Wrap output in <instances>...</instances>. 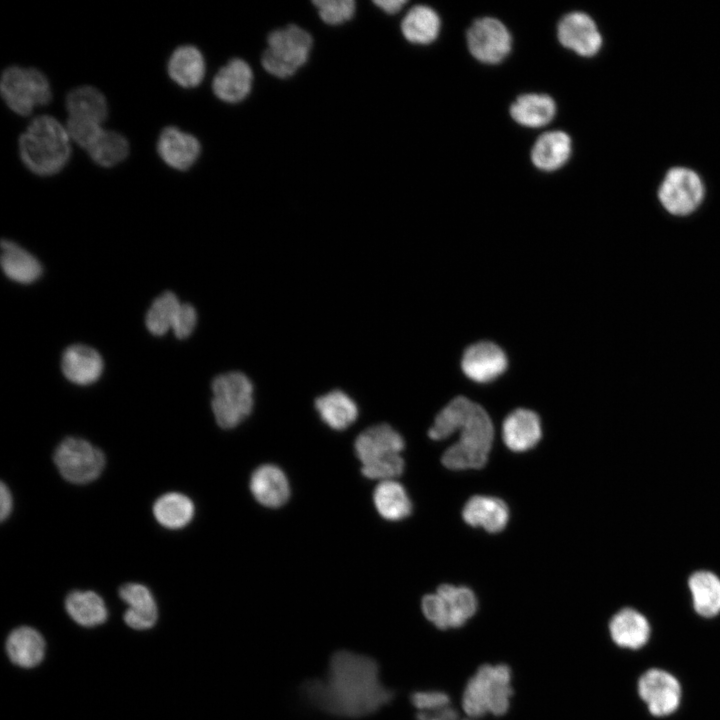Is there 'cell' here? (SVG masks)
<instances>
[{
    "label": "cell",
    "instance_id": "cell-1",
    "mask_svg": "<svg viewBox=\"0 0 720 720\" xmlns=\"http://www.w3.org/2000/svg\"><path fill=\"white\" fill-rule=\"evenodd\" d=\"M300 692L315 709L345 719L375 714L394 697L381 681L377 661L346 649L335 651L325 675L305 680Z\"/></svg>",
    "mask_w": 720,
    "mask_h": 720
},
{
    "label": "cell",
    "instance_id": "cell-2",
    "mask_svg": "<svg viewBox=\"0 0 720 720\" xmlns=\"http://www.w3.org/2000/svg\"><path fill=\"white\" fill-rule=\"evenodd\" d=\"M20 158L27 169L39 176L60 172L71 156L70 136L56 118H34L18 140Z\"/></svg>",
    "mask_w": 720,
    "mask_h": 720
},
{
    "label": "cell",
    "instance_id": "cell-3",
    "mask_svg": "<svg viewBox=\"0 0 720 720\" xmlns=\"http://www.w3.org/2000/svg\"><path fill=\"white\" fill-rule=\"evenodd\" d=\"M354 448L362 463V474L368 479L387 481L403 472L404 460L400 452L404 449V440L388 424L364 430L356 438Z\"/></svg>",
    "mask_w": 720,
    "mask_h": 720
},
{
    "label": "cell",
    "instance_id": "cell-4",
    "mask_svg": "<svg viewBox=\"0 0 720 720\" xmlns=\"http://www.w3.org/2000/svg\"><path fill=\"white\" fill-rule=\"evenodd\" d=\"M458 430V442L442 456V463L451 470L479 469L488 459L494 438L492 421L487 412L472 402Z\"/></svg>",
    "mask_w": 720,
    "mask_h": 720
},
{
    "label": "cell",
    "instance_id": "cell-5",
    "mask_svg": "<svg viewBox=\"0 0 720 720\" xmlns=\"http://www.w3.org/2000/svg\"><path fill=\"white\" fill-rule=\"evenodd\" d=\"M511 679V670L506 664L480 666L464 688L462 707L466 714L470 717L505 714L513 693Z\"/></svg>",
    "mask_w": 720,
    "mask_h": 720
},
{
    "label": "cell",
    "instance_id": "cell-6",
    "mask_svg": "<svg viewBox=\"0 0 720 720\" xmlns=\"http://www.w3.org/2000/svg\"><path fill=\"white\" fill-rule=\"evenodd\" d=\"M211 407L217 424L231 429L244 421L253 409V385L243 373L231 371L212 381Z\"/></svg>",
    "mask_w": 720,
    "mask_h": 720
},
{
    "label": "cell",
    "instance_id": "cell-7",
    "mask_svg": "<svg viewBox=\"0 0 720 720\" xmlns=\"http://www.w3.org/2000/svg\"><path fill=\"white\" fill-rule=\"evenodd\" d=\"M0 90L7 106L21 116L29 115L37 106L48 104L52 98L48 78L33 67H7L1 76Z\"/></svg>",
    "mask_w": 720,
    "mask_h": 720
},
{
    "label": "cell",
    "instance_id": "cell-8",
    "mask_svg": "<svg viewBox=\"0 0 720 720\" xmlns=\"http://www.w3.org/2000/svg\"><path fill=\"white\" fill-rule=\"evenodd\" d=\"M267 44L261 59L263 68L275 77L287 78L306 63L312 37L304 29L292 24L272 31Z\"/></svg>",
    "mask_w": 720,
    "mask_h": 720
},
{
    "label": "cell",
    "instance_id": "cell-9",
    "mask_svg": "<svg viewBox=\"0 0 720 720\" xmlns=\"http://www.w3.org/2000/svg\"><path fill=\"white\" fill-rule=\"evenodd\" d=\"M424 616L438 629L458 628L466 623L478 608L474 592L464 586L442 584L436 593L423 597Z\"/></svg>",
    "mask_w": 720,
    "mask_h": 720
},
{
    "label": "cell",
    "instance_id": "cell-10",
    "mask_svg": "<svg viewBox=\"0 0 720 720\" xmlns=\"http://www.w3.org/2000/svg\"><path fill=\"white\" fill-rule=\"evenodd\" d=\"M54 463L61 476L73 484L96 480L105 466L104 453L89 441L67 437L56 447Z\"/></svg>",
    "mask_w": 720,
    "mask_h": 720
},
{
    "label": "cell",
    "instance_id": "cell-11",
    "mask_svg": "<svg viewBox=\"0 0 720 720\" xmlns=\"http://www.w3.org/2000/svg\"><path fill=\"white\" fill-rule=\"evenodd\" d=\"M636 691L648 712L656 718L673 715L682 703L680 680L664 668L651 667L643 671L637 679Z\"/></svg>",
    "mask_w": 720,
    "mask_h": 720
},
{
    "label": "cell",
    "instance_id": "cell-12",
    "mask_svg": "<svg viewBox=\"0 0 720 720\" xmlns=\"http://www.w3.org/2000/svg\"><path fill=\"white\" fill-rule=\"evenodd\" d=\"M471 55L485 64H498L510 53L512 37L498 19L483 17L472 23L466 34Z\"/></svg>",
    "mask_w": 720,
    "mask_h": 720
},
{
    "label": "cell",
    "instance_id": "cell-13",
    "mask_svg": "<svg viewBox=\"0 0 720 720\" xmlns=\"http://www.w3.org/2000/svg\"><path fill=\"white\" fill-rule=\"evenodd\" d=\"M704 196L700 177L684 167L672 168L662 181L658 197L663 207L674 215H686L694 211Z\"/></svg>",
    "mask_w": 720,
    "mask_h": 720
},
{
    "label": "cell",
    "instance_id": "cell-14",
    "mask_svg": "<svg viewBox=\"0 0 720 720\" xmlns=\"http://www.w3.org/2000/svg\"><path fill=\"white\" fill-rule=\"evenodd\" d=\"M557 37L565 48L583 57L597 54L602 36L594 20L584 12H571L560 20Z\"/></svg>",
    "mask_w": 720,
    "mask_h": 720
},
{
    "label": "cell",
    "instance_id": "cell-15",
    "mask_svg": "<svg viewBox=\"0 0 720 720\" xmlns=\"http://www.w3.org/2000/svg\"><path fill=\"white\" fill-rule=\"evenodd\" d=\"M608 630L616 646L632 651L645 647L652 635L648 618L632 607L618 610L609 620Z\"/></svg>",
    "mask_w": 720,
    "mask_h": 720
},
{
    "label": "cell",
    "instance_id": "cell-16",
    "mask_svg": "<svg viewBox=\"0 0 720 720\" xmlns=\"http://www.w3.org/2000/svg\"><path fill=\"white\" fill-rule=\"evenodd\" d=\"M157 152L169 167L185 171L199 158L201 145L194 135L176 126H167L158 136Z\"/></svg>",
    "mask_w": 720,
    "mask_h": 720
},
{
    "label": "cell",
    "instance_id": "cell-17",
    "mask_svg": "<svg viewBox=\"0 0 720 720\" xmlns=\"http://www.w3.org/2000/svg\"><path fill=\"white\" fill-rule=\"evenodd\" d=\"M507 367L503 350L488 341L471 345L464 352L461 368L471 380L486 383L500 376Z\"/></svg>",
    "mask_w": 720,
    "mask_h": 720
},
{
    "label": "cell",
    "instance_id": "cell-18",
    "mask_svg": "<svg viewBox=\"0 0 720 720\" xmlns=\"http://www.w3.org/2000/svg\"><path fill=\"white\" fill-rule=\"evenodd\" d=\"M253 73L244 60L235 58L219 69L212 81L217 98L227 103H238L250 93Z\"/></svg>",
    "mask_w": 720,
    "mask_h": 720
},
{
    "label": "cell",
    "instance_id": "cell-19",
    "mask_svg": "<svg viewBox=\"0 0 720 720\" xmlns=\"http://www.w3.org/2000/svg\"><path fill=\"white\" fill-rule=\"evenodd\" d=\"M119 596L128 605L123 618L130 628L146 630L155 625L158 618L157 604L145 585L124 584L119 589Z\"/></svg>",
    "mask_w": 720,
    "mask_h": 720
},
{
    "label": "cell",
    "instance_id": "cell-20",
    "mask_svg": "<svg viewBox=\"0 0 720 720\" xmlns=\"http://www.w3.org/2000/svg\"><path fill=\"white\" fill-rule=\"evenodd\" d=\"M502 436L512 451L523 452L533 448L542 436L539 416L528 409L514 410L503 422Z\"/></svg>",
    "mask_w": 720,
    "mask_h": 720
},
{
    "label": "cell",
    "instance_id": "cell-21",
    "mask_svg": "<svg viewBox=\"0 0 720 720\" xmlns=\"http://www.w3.org/2000/svg\"><path fill=\"white\" fill-rule=\"evenodd\" d=\"M61 368L64 376L70 382L89 385L101 376L103 360L95 349L83 344H76L64 351Z\"/></svg>",
    "mask_w": 720,
    "mask_h": 720
},
{
    "label": "cell",
    "instance_id": "cell-22",
    "mask_svg": "<svg viewBox=\"0 0 720 720\" xmlns=\"http://www.w3.org/2000/svg\"><path fill=\"white\" fill-rule=\"evenodd\" d=\"M250 490L261 505L269 508L284 505L290 495L285 474L280 468L271 464L262 465L253 472Z\"/></svg>",
    "mask_w": 720,
    "mask_h": 720
},
{
    "label": "cell",
    "instance_id": "cell-23",
    "mask_svg": "<svg viewBox=\"0 0 720 720\" xmlns=\"http://www.w3.org/2000/svg\"><path fill=\"white\" fill-rule=\"evenodd\" d=\"M462 516L470 526L496 533L505 528L509 520V509L499 498L476 495L466 502Z\"/></svg>",
    "mask_w": 720,
    "mask_h": 720
},
{
    "label": "cell",
    "instance_id": "cell-24",
    "mask_svg": "<svg viewBox=\"0 0 720 720\" xmlns=\"http://www.w3.org/2000/svg\"><path fill=\"white\" fill-rule=\"evenodd\" d=\"M572 151L570 136L560 130L542 134L531 150V161L542 171H555L566 164Z\"/></svg>",
    "mask_w": 720,
    "mask_h": 720
},
{
    "label": "cell",
    "instance_id": "cell-25",
    "mask_svg": "<svg viewBox=\"0 0 720 720\" xmlns=\"http://www.w3.org/2000/svg\"><path fill=\"white\" fill-rule=\"evenodd\" d=\"M206 67L201 51L193 45H181L171 53L167 72L170 78L184 88L197 87L203 80Z\"/></svg>",
    "mask_w": 720,
    "mask_h": 720
},
{
    "label": "cell",
    "instance_id": "cell-26",
    "mask_svg": "<svg viewBox=\"0 0 720 720\" xmlns=\"http://www.w3.org/2000/svg\"><path fill=\"white\" fill-rule=\"evenodd\" d=\"M6 651L9 659L15 665L32 668L40 664L44 658L45 641L34 628L21 626L9 634Z\"/></svg>",
    "mask_w": 720,
    "mask_h": 720
},
{
    "label": "cell",
    "instance_id": "cell-27",
    "mask_svg": "<svg viewBox=\"0 0 720 720\" xmlns=\"http://www.w3.org/2000/svg\"><path fill=\"white\" fill-rule=\"evenodd\" d=\"M512 119L521 126L539 128L552 121L556 104L546 94L529 93L519 96L510 106Z\"/></svg>",
    "mask_w": 720,
    "mask_h": 720
},
{
    "label": "cell",
    "instance_id": "cell-28",
    "mask_svg": "<svg viewBox=\"0 0 720 720\" xmlns=\"http://www.w3.org/2000/svg\"><path fill=\"white\" fill-rule=\"evenodd\" d=\"M694 611L703 618L720 614V578L708 570L692 573L688 579Z\"/></svg>",
    "mask_w": 720,
    "mask_h": 720
},
{
    "label": "cell",
    "instance_id": "cell-29",
    "mask_svg": "<svg viewBox=\"0 0 720 720\" xmlns=\"http://www.w3.org/2000/svg\"><path fill=\"white\" fill-rule=\"evenodd\" d=\"M441 27L437 12L426 5L412 7L401 23L405 39L413 44L426 45L437 39Z\"/></svg>",
    "mask_w": 720,
    "mask_h": 720
},
{
    "label": "cell",
    "instance_id": "cell-30",
    "mask_svg": "<svg viewBox=\"0 0 720 720\" xmlns=\"http://www.w3.org/2000/svg\"><path fill=\"white\" fill-rule=\"evenodd\" d=\"M1 267L7 277L23 284L37 280L42 272L33 255L8 240L1 241Z\"/></svg>",
    "mask_w": 720,
    "mask_h": 720
},
{
    "label": "cell",
    "instance_id": "cell-31",
    "mask_svg": "<svg viewBox=\"0 0 720 720\" xmlns=\"http://www.w3.org/2000/svg\"><path fill=\"white\" fill-rule=\"evenodd\" d=\"M322 421L335 430H343L358 417L356 403L343 391L333 390L315 400Z\"/></svg>",
    "mask_w": 720,
    "mask_h": 720
},
{
    "label": "cell",
    "instance_id": "cell-32",
    "mask_svg": "<svg viewBox=\"0 0 720 720\" xmlns=\"http://www.w3.org/2000/svg\"><path fill=\"white\" fill-rule=\"evenodd\" d=\"M65 103L71 118L101 124L108 114L105 96L92 86L85 85L72 89L67 94Z\"/></svg>",
    "mask_w": 720,
    "mask_h": 720
},
{
    "label": "cell",
    "instance_id": "cell-33",
    "mask_svg": "<svg viewBox=\"0 0 720 720\" xmlns=\"http://www.w3.org/2000/svg\"><path fill=\"white\" fill-rule=\"evenodd\" d=\"M194 513L193 501L179 492L165 493L153 505L154 518L167 529L184 528L192 521Z\"/></svg>",
    "mask_w": 720,
    "mask_h": 720
},
{
    "label": "cell",
    "instance_id": "cell-34",
    "mask_svg": "<svg viewBox=\"0 0 720 720\" xmlns=\"http://www.w3.org/2000/svg\"><path fill=\"white\" fill-rule=\"evenodd\" d=\"M65 609L73 621L84 627L103 624L108 617L104 600L93 591L70 592L65 599Z\"/></svg>",
    "mask_w": 720,
    "mask_h": 720
},
{
    "label": "cell",
    "instance_id": "cell-35",
    "mask_svg": "<svg viewBox=\"0 0 720 720\" xmlns=\"http://www.w3.org/2000/svg\"><path fill=\"white\" fill-rule=\"evenodd\" d=\"M373 501L378 513L386 520H402L412 511L406 490L394 480L381 481L374 490Z\"/></svg>",
    "mask_w": 720,
    "mask_h": 720
},
{
    "label": "cell",
    "instance_id": "cell-36",
    "mask_svg": "<svg viewBox=\"0 0 720 720\" xmlns=\"http://www.w3.org/2000/svg\"><path fill=\"white\" fill-rule=\"evenodd\" d=\"M86 150L97 165L113 167L128 156L129 142L119 132L103 129Z\"/></svg>",
    "mask_w": 720,
    "mask_h": 720
},
{
    "label": "cell",
    "instance_id": "cell-37",
    "mask_svg": "<svg viewBox=\"0 0 720 720\" xmlns=\"http://www.w3.org/2000/svg\"><path fill=\"white\" fill-rule=\"evenodd\" d=\"M180 306L181 303L172 292L167 291L159 295L146 314L145 323L148 330L154 335L161 336L172 329Z\"/></svg>",
    "mask_w": 720,
    "mask_h": 720
},
{
    "label": "cell",
    "instance_id": "cell-38",
    "mask_svg": "<svg viewBox=\"0 0 720 720\" xmlns=\"http://www.w3.org/2000/svg\"><path fill=\"white\" fill-rule=\"evenodd\" d=\"M471 402L464 396L454 398L436 416L428 431L429 437L433 440H443L456 432Z\"/></svg>",
    "mask_w": 720,
    "mask_h": 720
},
{
    "label": "cell",
    "instance_id": "cell-39",
    "mask_svg": "<svg viewBox=\"0 0 720 720\" xmlns=\"http://www.w3.org/2000/svg\"><path fill=\"white\" fill-rule=\"evenodd\" d=\"M320 18L327 24L339 25L350 20L355 12L353 0H316L313 1Z\"/></svg>",
    "mask_w": 720,
    "mask_h": 720
},
{
    "label": "cell",
    "instance_id": "cell-40",
    "mask_svg": "<svg viewBox=\"0 0 720 720\" xmlns=\"http://www.w3.org/2000/svg\"><path fill=\"white\" fill-rule=\"evenodd\" d=\"M66 129L70 138L87 149L102 132L100 123L68 117Z\"/></svg>",
    "mask_w": 720,
    "mask_h": 720
},
{
    "label": "cell",
    "instance_id": "cell-41",
    "mask_svg": "<svg viewBox=\"0 0 720 720\" xmlns=\"http://www.w3.org/2000/svg\"><path fill=\"white\" fill-rule=\"evenodd\" d=\"M411 703L418 711H436L450 706V697L442 691H416Z\"/></svg>",
    "mask_w": 720,
    "mask_h": 720
},
{
    "label": "cell",
    "instance_id": "cell-42",
    "mask_svg": "<svg viewBox=\"0 0 720 720\" xmlns=\"http://www.w3.org/2000/svg\"><path fill=\"white\" fill-rule=\"evenodd\" d=\"M196 321L194 307L188 303L181 304L172 326L175 336L179 339L187 338L193 332Z\"/></svg>",
    "mask_w": 720,
    "mask_h": 720
},
{
    "label": "cell",
    "instance_id": "cell-43",
    "mask_svg": "<svg viewBox=\"0 0 720 720\" xmlns=\"http://www.w3.org/2000/svg\"><path fill=\"white\" fill-rule=\"evenodd\" d=\"M457 712L452 707L436 711H418L417 720H456Z\"/></svg>",
    "mask_w": 720,
    "mask_h": 720
},
{
    "label": "cell",
    "instance_id": "cell-44",
    "mask_svg": "<svg viewBox=\"0 0 720 720\" xmlns=\"http://www.w3.org/2000/svg\"><path fill=\"white\" fill-rule=\"evenodd\" d=\"M13 508V498L10 489L2 482L0 487V518L6 520Z\"/></svg>",
    "mask_w": 720,
    "mask_h": 720
},
{
    "label": "cell",
    "instance_id": "cell-45",
    "mask_svg": "<svg viewBox=\"0 0 720 720\" xmlns=\"http://www.w3.org/2000/svg\"><path fill=\"white\" fill-rule=\"evenodd\" d=\"M407 3L405 0H377L374 4L388 14L399 12Z\"/></svg>",
    "mask_w": 720,
    "mask_h": 720
}]
</instances>
